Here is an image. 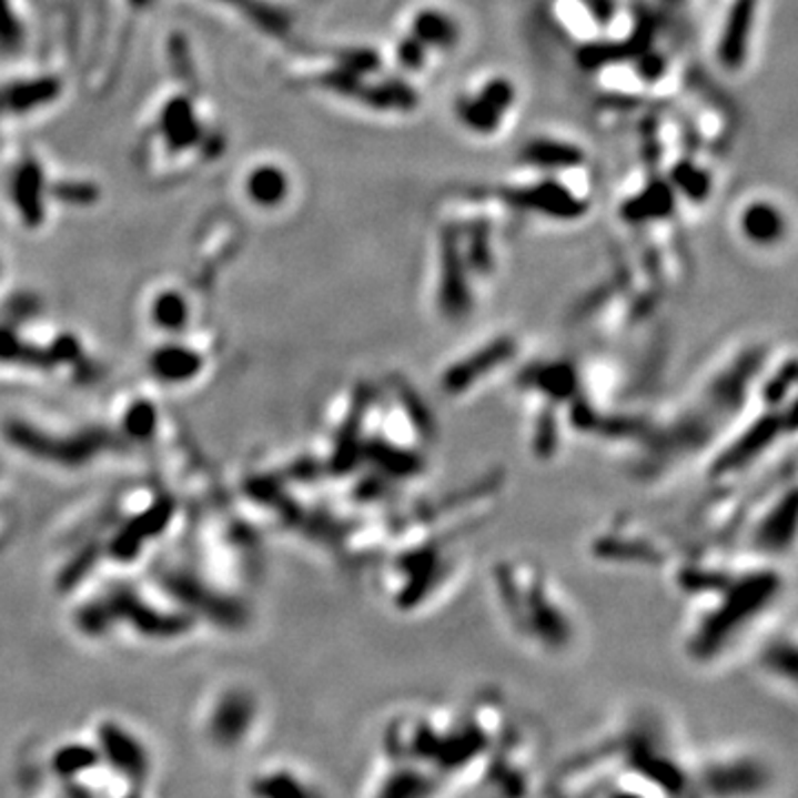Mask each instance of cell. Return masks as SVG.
Here are the masks:
<instances>
[{"mask_svg": "<svg viewBox=\"0 0 798 798\" xmlns=\"http://www.w3.org/2000/svg\"><path fill=\"white\" fill-rule=\"evenodd\" d=\"M211 113L202 111L195 89L178 87L158 95L140 133V164L149 175L175 178L184 171L182 158L189 155L191 169L215 158L220 135L211 124Z\"/></svg>", "mask_w": 798, "mask_h": 798, "instance_id": "1", "label": "cell"}, {"mask_svg": "<svg viewBox=\"0 0 798 798\" xmlns=\"http://www.w3.org/2000/svg\"><path fill=\"white\" fill-rule=\"evenodd\" d=\"M0 191L4 193V200L11 206L16 220H20V224L27 229H38L44 224L49 195L69 204H91L98 198V189L91 182H82L78 178L49 182V171L31 151H22L9 160V164L2 169Z\"/></svg>", "mask_w": 798, "mask_h": 798, "instance_id": "2", "label": "cell"}, {"mask_svg": "<svg viewBox=\"0 0 798 798\" xmlns=\"http://www.w3.org/2000/svg\"><path fill=\"white\" fill-rule=\"evenodd\" d=\"M55 71V69H53ZM51 69L16 78L0 87V118H27L58 102L62 80Z\"/></svg>", "mask_w": 798, "mask_h": 798, "instance_id": "3", "label": "cell"}, {"mask_svg": "<svg viewBox=\"0 0 798 798\" xmlns=\"http://www.w3.org/2000/svg\"><path fill=\"white\" fill-rule=\"evenodd\" d=\"M242 193L260 209H275L289 195V175L273 162L255 164L242 178Z\"/></svg>", "mask_w": 798, "mask_h": 798, "instance_id": "4", "label": "cell"}, {"mask_svg": "<svg viewBox=\"0 0 798 798\" xmlns=\"http://www.w3.org/2000/svg\"><path fill=\"white\" fill-rule=\"evenodd\" d=\"M151 368L158 380H164L171 384H184L200 373L202 360L195 351L171 344V346H162L153 353Z\"/></svg>", "mask_w": 798, "mask_h": 798, "instance_id": "5", "label": "cell"}, {"mask_svg": "<svg viewBox=\"0 0 798 798\" xmlns=\"http://www.w3.org/2000/svg\"><path fill=\"white\" fill-rule=\"evenodd\" d=\"M752 20H755V0H737L719 47L726 64H739L744 60Z\"/></svg>", "mask_w": 798, "mask_h": 798, "instance_id": "6", "label": "cell"}, {"mask_svg": "<svg viewBox=\"0 0 798 798\" xmlns=\"http://www.w3.org/2000/svg\"><path fill=\"white\" fill-rule=\"evenodd\" d=\"M151 324L162 333H178L189 322V302L175 289H160L149 304Z\"/></svg>", "mask_w": 798, "mask_h": 798, "instance_id": "7", "label": "cell"}, {"mask_svg": "<svg viewBox=\"0 0 798 798\" xmlns=\"http://www.w3.org/2000/svg\"><path fill=\"white\" fill-rule=\"evenodd\" d=\"M784 222L779 211L768 202H757L744 211V233L761 244L775 242L781 235Z\"/></svg>", "mask_w": 798, "mask_h": 798, "instance_id": "8", "label": "cell"}, {"mask_svg": "<svg viewBox=\"0 0 798 798\" xmlns=\"http://www.w3.org/2000/svg\"><path fill=\"white\" fill-rule=\"evenodd\" d=\"M417 31H420V38H424L428 42H435V44H448V42L455 40L453 24L446 20V16L442 18L437 13L420 16Z\"/></svg>", "mask_w": 798, "mask_h": 798, "instance_id": "9", "label": "cell"}]
</instances>
